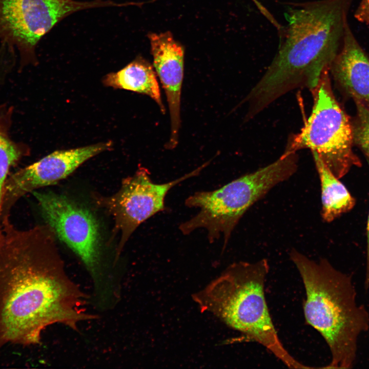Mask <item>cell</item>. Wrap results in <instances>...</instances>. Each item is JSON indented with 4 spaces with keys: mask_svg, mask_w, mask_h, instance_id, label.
I'll return each instance as SVG.
<instances>
[{
    "mask_svg": "<svg viewBox=\"0 0 369 369\" xmlns=\"http://www.w3.org/2000/svg\"><path fill=\"white\" fill-rule=\"evenodd\" d=\"M104 6L100 1L0 0V45L16 52L22 64L33 63L41 38L76 11Z\"/></svg>",
    "mask_w": 369,
    "mask_h": 369,
    "instance_id": "7",
    "label": "cell"
},
{
    "mask_svg": "<svg viewBox=\"0 0 369 369\" xmlns=\"http://www.w3.org/2000/svg\"><path fill=\"white\" fill-rule=\"evenodd\" d=\"M56 237L45 223L20 229L11 221L0 231V350L40 344L54 324L77 331L95 319L88 296L67 274Z\"/></svg>",
    "mask_w": 369,
    "mask_h": 369,
    "instance_id": "1",
    "label": "cell"
},
{
    "mask_svg": "<svg viewBox=\"0 0 369 369\" xmlns=\"http://www.w3.org/2000/svg\"><path fill=\"white\" fill-rule=\"evenodd\" d=\"M355 17L369 28V0H361L355 13Z\"/></svg>",
    "mask_w": 369,
    "mask_h": 369,
    "instance_id": "17",
    "label": "cell"
},
{
    "mask_svg": "<svg viewBox=\"0 0 369 369\" xmlns=\"http://www.w3.org/2000/svg\"><path fill=\"white\" fill-rule=\"evenodd\" d=\"M353 0H318L292 4L273 60L245 100L253 117L294 89L318 84L340 50Z\"/></svg>",
    "mask_w": 369,
    "mask_h": 369,
    "instance_id": "2",
    "label": "cell"
},
{
    "mask_svg": "<svg viewBox=\"0 0 369 369\" xmlns=\"http://www.w3.org/2000/svg\"><path fill=\"white\" fill-rule=\"evenodd\" d=\"M153 67L165 90L168 104L171 134L166 148H175L178 142L181 124V88L184 74V50L167 31L148 35Z\"/></svg>",
    "mask_w": 369,
    "mask_h": 369,
    "instance_id": "11",
    "label": "cell"
},
{
    "mask_svg": "<svg viewBox=\"0 0 369 369\" xmlns=\"http://www.w3.org/2000/svg\"><path fill=\"white\" fill-rule=\"evenodd\" d=\"M290 257L305 289V321L320 334L331 352L330 363L321 368H353L359 338L369 330V313L358 301L352 276L324 258L315 261L296 250Z\"/></svg>",
    "mask_w": 369,
    "mask_h": 369,
    "instance_id": "3",
    "label": "cell"
},
{
    "mask_svg": "<svg viewBox=\"0 0 369 369\" xmlns=\"http://www.w3.org/2000/svg\"><path fill=\"white\" fill-rule=\"evenodd\" d=\"M112 145L108 141L57 150L9 175L3 190L1 224L10 220L12 209L24 195L66 178L85 161L110 150Z\"/></svg>",
    "mask_w": 369,
    "mask_h": 369,
    "instance_id": "10",
    "label": "cell"
},
{
    "mask_svg": "<svg viewBox=\"0 0 369 369\" xmlns=\"http://www.w3.org/2000/svg\"><path fill=\"white\" fill-rule=\"evenodd\" d=\"M356 114L352 120L354 144L364 153L369 163V108L355 102Z\"/></svg>",
    "mask_w": 369,
    "mask_h": 369,
    "instance_id": "16",
    "label": "cell"
},
{
    "mask_svg": "<svg viewBox=\"0 0 369 369\" xmlns=\"http://www.w3.org/2000/svg\"><path fill=\"white\" fill-rule=\"evenodd\" d=\"M209 163L177 179L163 183H154L149 170L139 166L133 175L124 179L115 193L107 196L94 195L96 205L106 210L113 218L114 223L112 238L119 237L117 257L139 225L165 210V200L169 191L180 182L198 175Z\"/></svg>",
    "mask_w": 369,
    "mask_h": 369,
    "instance_id": "8",
    "label": "cell"
},
{
    "mask_svg": "<svg viewBox=\"0 0 369 369\" xmlns=\"http://www.w3.org/2000/svg\"><path fill=\"white\" fill-rule=\"evenodd\" d=\"M104 85L149 96L165 113L160 90L154 68L142 57H137L124 68L110 73L102 80Z\"/></svg>",
    "mask_w": 369,
    "mask_h": 369,
    "instance_id": "13",
    "label": "cell"
},
{
    "mask_svg": "<svg viewBox=\"0 0 369 369\" xmlns=\"http://www.w3.org/2000/svg\"><path fill=\"white\" fill-rule=\"evenodd\" d=\"M330 73L346 95L369 108V57L348 24L340 50L330 66Z\"/></svg>",
    "mask_w": 369,
    "mask_h": 369,
    "instance_id": "12",
    "label": "cell"
},
{
    "mask_svg": "<svg viewBox=\"0 0 369 369\" xmlns=\"http://www.w3.org/2000/svg\"><path fill=\"white\" fill-rule=\"evenodd\" d=\"M31 193L45 223L80 259L96 281L99 276L101 238L95 216L63 194L38 190Z\"/></svg>",
    "mask_w": 369,
    "mask_h": 369,
    "instance_id": "9",
    "label": "cell"
},
{
    "mask_svg": "<svg viewBox=\"0 0 369 369\" xmlns=\"http://www.w3.org/2000/svg\"><path fill=\"white\" fill-rule=\"evenodd\" d=\"M311 91L314 104L310 116L300 132L289 139L284 151L309 149L340 179L353 167L362 165L353 150L352 119L335 98L329 69Z\"/></svg>",
    "mask_w": 369,
    "mask_h": 369,
    "instance_id": "6",
    "label": "cell"
},
{
    "mask_svg": "<svg viewBox=\"0 0 369 369\" xmlns=\"http://www.w3.org/2000/svg\"><path fill=\"white\" fill-rule=\"evenodd\" d=\"M8 111L0 110V231L1 210L3 190L10 169L29 151L24 146L16 144L9 135V115Z\"/></svg>",
    "mask_w": 369,
    "mask_h": 369,
    "instance_id": "15",
    "label": "cell"
},
{
    "mask_svg": "<svg viewBox=\"0 0 369 369\" xmlns=\"http://www.w3.org/2000/svg\"><path fill=\"white\" fill-rule=\"evenodd\" d=\"M296 152H284L273 162L242 175L213 191H198L188 197L185 206L199 212L181 223L179 229L189 235L205 229L210 242L221 235L225 248L232 232L247 211L278 183L288 179L296 171Z\"/></svg>",
    "mask_w": 369,
    "mask_h": 369,
    "instance_id": "5",
    "label": "cell"
},
{
    "mask_svg": "<svg viewBox=\"0 0 369 369\" xmlns=\"http://www.w3.org/2000/svg\"><path fill=\"white\" fill-rule=\"evenodd\" d=\"M269 269L266 259L234 262L193 299L202 311L261 344L288 367L311 368L295 359L279 339L265 297Z\"/></svg>",
    "mask_w": 369,
    "mask_h": 369,
    "instance_id": "4",
    "label": "cell"
},
{
    "mask_svg": "<svg viewBox=\"0 0 369 369\" xmlns=\"http://www.w3.org/2000/svg\"><path fill=\"white\" fill-rule=\"evenodd\" d=\"M313 156L320 181L322 218L324 221L330 222L351 210L356 201L320 159L315 154Z\"/></svg>",
    "mask_w": 369,
    "mask_h": 369,
    "instance_id": "14",
    "label": "cell"
},
{
    "mask_svg": "<svg viewBox=\"0 0 369 369\" xmlns=\"http://www.w3.org/2000/svg\"><path fill=\"white\" fill-rule=\"evenodd\" d=\"M367 239L366 265L364 281V288L366 290L369 288V213L367 223Z\"/></svg>",
    "mask_w": 369,
    "mask_h": 369,
    "instance_id": "18",
    "label": "cell"
}]
</instances>
